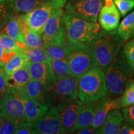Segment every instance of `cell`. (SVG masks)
I'll return each mask as SVG.
<instances>
[{"label": "cell", "mask_w": 134, "mask_h": 134, "mask_svg": "<svg viewBox=\"0 0 134 134\" xmlns=\"http://www.w3.org/2000/svg\"><path fill=\"white\" fill-rule=\"evenodd\" d=\"M124 41L115 31H100L88 43L98 66L105 68L120 52Z\"/></svg>", "instance_id": "cell-1"}, {"label": "cell", "mask_w": 134, "mask_h": 134, "mask_svg": "<svg viewBox=\"0 0 134 134\" xmlns=\"http://www.w3.org/2000/svg\"><path fill=\"white\" fill-rule=\"evenodd\" d=\"M108 92L114 95L122 94L131 80L133 71L127 62L123 52L103 68Z\"/></svg>", "instance_id": "cell-2"}, {"label": "cell", "mask_w": 134, "mask_h": 134, "mask_svg": "<svg viewBox=\"0 0 134 134\" xmlns=\"http://www.w3.org/2000/svg\"><path fill=\"white\" fill-rule=\"evenodd\" d=\"M64 20L67 37L70 43L88 44L100 32L97 22L85 19L65 10Z\"/></svg>", "instance_id": "cell-3"}, {"label": "cell", "mask_w": 134, "mask_h": 134, "mask_svg": "<svg viewBox=\"0 0 134 134\" xmlns=\"http://www.w3.org/2000/svg\"><path fill=\"white\" fill-rule=\"evenodd\" d=\"M108 93L103 68L96 67L78 78V98L81 102H92L105 98Z\"/></svg>", "instance_id": "cell-4"}, {"label": "cell", "mask_w": 134, "mask_h": 134, "mask_svg": "<svg viewBox=\"0 0 134 134\" xmlns=\"http://www.w3.org/2000/svg\"><path fill=\"white\" fill-rule=\"evenodd\" d=\"M68 0H48L26 14L18 15L21 27L39 34L48 19L58 9L63 8Z\"/></svg>", "instance_id": "cell-5"}, {"label": "cell", "mask_w": 134, "mask_h": 134, "mask_svg": "<svg viewBox=\"0 0 134 134\" xmlns=\"http://www.w3.org/2000/svg\"><path fill=\"white\" fill-rule=\"evenodd\" d=\"M66 60L71 75L77 78L98 66L88 44L70 43Z\"/></svg>", "instance_id": "cell-6"}, {"label": "cell", "mask_w": 134, "mask_h": 134, "mask_svg": "<svg viewBox=\"0 0 134 134\" xmlns=\"http://www.w3.org/2000/svg\"><path fill=\"white\" fill-rule=\"evenodd\" d=\"M63 8L53 14L44 24L39 35L45 48L49 46H68L70 44L67 37L64 20Z\"/></svg>", "instance_id": "cell-7"}, {"label": "cell", "mask_w": 134, "mask_h": 134, "mask_svg": "<svg viewBox=\"0 0 134 134\" xmlns=\"http://www.w3.org/2000/svg\"><path fill=\"white\" fill-rule=\"evenodd\" d=\"M50 105L75 99L78 96V78L69 76L56 80L48 86Z\"/></svg>", "instance_id": "cell-8"}, {"label": "cell", "mask_w": 134, "mask_h": 134, "mask_svg": "<svg viewBox=\"0 0 134 134\" xmlns=\"http://www.w3.org/2000/svg\"><path fill=\"white\" fill-rule=\"evenodd\" d=\"M104 2V0H68L65 10L85 19L97 22Z\"/></svg>", "instance_id": "cell-9"}, {"label": "cell", "mask_w": 134, "mask_h": 134, "mask_svg": "<svg viewBox=\"0 0 134 134\" xmlns=\"http://www.w3.org/2000/svg\"><path fill=\"white\" fill-rule=\"evenodd\" d=\"M82 102L79 99L67 100L56 105L65 133H73Z\"/></svg>", "instance_id": "cell-10"}, {"label": "cell", "mask_w": 134, "mask_h": 134, "mask_svg": "<svg viewBox=\"0 0 134 134\" xmlns=\"http://www.w3.org/2000/svg\"><path fill=\"white\" fill-rule=\"evenodd\" d=\"M0 115L18 124L26 122L24 104L18 94L9 90L7 96L0 104Z\"/></svg>", "instance_id": "cell-11"}, {"label": "cell", "mask_w": 134, "mask_h": 134, "mask_svg": "<svg viewBox=\"0 0 134 134\" xmlns=\"http://www.w3.org/2000/svg\"><path fill=\"white\" fill-rule=\"evenodd\" d=\"M36 133L63 134L65 133L60 122L57 108L50 105L44 115L33 126Z\"/></svg>", "instance_id": "cell-12"}, {"label": "cell", "mask_w": 134, "mask_h": 134, "mask_svg": "<svg viewBox=\"0 0 134 134\" xmlns=\"http://www.w3.org/2000/svg\"><path fill=\"white\" fill-rule=\"evenodd\" d=\"M120 19V13L113 0H104L98 17L100 27L105 31H115L118 27Z\"/></svg>", "instance_id": "cell-13"}, {"label": "cell", "mask_w": 134, "mask_h": 134, "mask_svg": "<svg viewBox=\"0 0 134 134\" xmlns=\"http://www.w3.org/2000/svg\"><path fill=\"white\" fill-rule=\"evenodd\" d=\"M18 94L24 104V116L26 123L33 127L44 115L49 106L32 99L24 94Z\"/></svg>", "instance_id": "cell-14"}, {"label": "cell", "mask_w": 134, "mask_h": 134, "mask_svg": "<svg viewBox=\"0 0 134 134\" xmlns=\"http://www.w3.org/2000/svg\"><path fill=\"white\" fill-rule=\"evenodd\" d=\"M22 94L42 104L50 106L48 86L41 81L30 80L23 89Z\"/></svg>", "instance_id": "cell-15"}, {"label": "cell", "mask_w": 134, "mask_h": 134, "mask_svg": "<svg viewBox=\"0 0 134 134\" xmlns=\"http://www.w3.org/2000/svg\"><path fill=\"white\" fill-rule=\"evenodd\" d=\"M103 98L92 102H82L77 117L75 131L91 126L94 116Z\"/></svg>", "instance_id": "cell-16"}, {"label": "cell", "mask_w": 134, "mask_h": 134, "mask_svg": "<svg viewBox=\"0 0 134 134\" xmlns=\"http://www.w3.org/2000/svg\"><path fill=\"white\" fill-rule=\"evenodd\" d=\"M27 69L31 80H38L46 85H50L55 81L48 60L45 62H30L27 65Z\"/></svg>", "instance_id": "cell-17"}, {"label": "cell", "mask_w": 134, "mask_h": 134, "mask_svg": "<svg viewBox=\"0 0 134 134\" xmlns=\"http://www.w3.org/2000/svg\"><path fill=\"white\" fill-rule=\"evenodd\" d=\"M120 98H109L105 97L99 105L94 116L91 126L98 129L103 125L110 112L114 109L121 108Z\"/></svg>", "instance_id": "cell-18"}, {"label": "cell", "mask_w": 134, "mask_h": 134, "mask_svg": "<svg viewBox=\"0 0 134 134\" xmlns=\"http://www.w3.org/2000/svg\"><path fill=\"white\" fill-rule=\"evenodd\" d=\"M31 80L27 66L15 70L6 75V83L9 90L18 94H22L23 89Z\"/></svg>", "instance_id": "cell-19"}, {"label": "cell", "mask_w": 134, "mask_h": 134, "mask_svg": "<svg viewBox=\"0 0 134 134\" xmlns=\"http://www.w3.org/2000/svg\"><path fill=\"white\" fill-rule=\"evenodd\" d=\"M124 122V117L119 109L109 113L105 121L97 129V134H118Z\"/></svg>", "instance_id": "cell-20"}, {"label": "cell", "mask_w": 134, "mask_h": 134, "mask_svg": "<svg viewBox=\"0 0 134 134\" xmlns=\"http://www.w3.org/2000/svg\"><path fill=\"white\" fill-rule=\"evenodd\" d=\"M0 33L7 35L15 41L24 43L23 31L18 16L14 13H9L6 17L0 29Z\"/></svg>", "instance_id": "cell-21"}, {"label": "cell", "mask_w": 134, "mask_h": 134, "mask_svg": "<svg viewBox=\"0 0 134 134\" xmlns=\"http://www.w3.org/2000/svg\"><path fill=\"white\" fill-rule=\"evenodd\" d=\"M10 13L21 15L29 13L48 0H4Z\"/></svg>", "instance_id": "cell-22"}, {"label": "cell", "mask_w": 134, "mask_h": 134, "mask_svg": "<svg viewBox=\"0 0 134 134\" xmlns=\"http://www.w3.org/2000/svg\"><path fill=\"white\" fill-rule=\"evenodd\" d=\"M117 32L124 41H127L134 37V11L127 15L119 24Z\"/></svg>", "instance_id": "cell-23"}, {"label": "cell", "mask_w": 134, "mask_h": 134, "mask_svg": "<svg viewBox=\"0 0 134 134\" xmlns=\"http://www.w3.org/2000/svg\"><path fill=\"white\" fill-rule=\"evenodd\" d=\"M48 62L55 80L72 76L66 60L50 58Z\"/></svg>", "instance_id": "cell-24"}, {"label": "cell", "mask_w": 134, "mask_h": 134, "mask_svg": "<svg viewBox=\"0 0 134 134\" xmlns=\"http://www.w3.org/2000/svg\"><path fill=\"white\" fill-rule=\"evenodd\" d=\"M29 61L26 57L21 52H17L7 63L1 67V69L6 75H8L20 68L27 66Z\"/></svg>", "instance_id": "cell-25"}, {"label": "cell", "mask_w": 134, "mask_h": 134, "mask_svg": "<svg viewBox=\"0 0 134 134\" xmlns=\"http://www.w3.org/2000/svg\"><path fill=\"white\" fill-rule=\"evenodd\" d=\"M20 52L23 53L30 62H45L50 58L44 48H31L25 46Z\"/></svg>", "instance_id": "cell-26"}, {"label": "cell", "mask_w": 134, "mask_h": 134, "mask_svg": "<svg viewBox=\"0 0 134 134\" xmlns=\"http://www.w3.org/2000/svg\"><path fill=\"white\" fill-rule=\"evenodd\" d=\"M24 43L27 47L31 48H43V43L41 36L34 32L29 31L21 27Z\"/></svg>", "instance_id": "cell-27"}, {"label": "cell", "mask_w": 134, "mask_h": 134, "mask_svg": "<svg viewBox=\"0 0 134 134\" xmlns=\"http://www.w3.org/2000/svg\"><path fill=\"white\" fill-rule=\"evenodd\" d=\"M70 44L65 46H49L46 47L44 48L50 58L66 60L68 55Z\"/></svg>", "instance_id": "cell-28"}, {"label": "cell", "mask_w": 134, "mask_h": 134, "mask_svg": "<svg viewBox=\"0 0 134 134\" xmlns=\"http://www.w3.org/2000/svg\"><path fill=\"white\" fill-rule=\"evenodd\" d=\"M0 44L3 49V52H20L21 51V48L19 46L18 41H15L9 36L2 33H0Z\"/></svg>", "instance_id": "cell-29"}, {"label": "cell", "mask_w": 134, "mask_h": 134, "mask_svg": "<svg viewBox=\"0 0 134 134\" xmlns=\"http://www.w3.org/2000/svg\"><path fill=\"white\" fill-rule=\"evenodd\" d=\"M122 108H127L134 104V82H130L120 98Z\"/></svg>", "instance_id": "cell-30"}, {"label": "cell", "mask_w": 134, "mask_h": 134, "mask_svg": "<svg viewBox=\"0 0 134 134\" xmlns=\"http://www.w3.org/2000/svg\"><path fill=\"white\" fill-rule=\"evenodd\" d=\"M18 123L0 115V134H15Z\"/></svg>", "instance_id": "cell-31"}, {"label": "cell", "mask_w": 134, "mask_h": 134, "mask_svg": "<svg viewBox=\"0 0 134 134\" xmlns=\"http://www.w3.org/2000/svg\"><path fill=\"white\" fill-rule=\"evenodd\" d=\"M120 16H125L134 8V0H113Z\"/></svg>", "instance_id": "cell-32"}, {"label": "cell", "mask_w": 134, "mask_h": 134, "mask_svg": "<svg viewBox=\"0 0 134 134\" xmlns=\"http://www.w3.org/2000/svg\"><path fill=\"white\" fill-rule=\"evenodd\" d=\"M123 53L130 68L134 71V38H132L124 45Z\"/></svg>", "instance_id": "cell-33"}, {"label": "cell", "mask_w": 134, "mask_h": 134, "mask_svg": "<svg viewBox=\"0 0 134 134\" xmlns=\"http://www.w3.org/2000/svg\"><path fill=\"white\" fill-rule=\"evenodd\" d=\"M120 111L125 123L134 125V104L127 108H123Z\"/></svg>", "instance_id": "cell-34"}, {"label": "cell", "mask_w": 134, "mask_h": 134, "mask_svg": "<svg viewBox=\"0 0 134 134\" xmlns=\"http://www.w3.org/2000/svg\"><path fill=\"white\" fill-rule=\"evenodd\" d=\"M6 74L0 68V104L7 96L9 93V89L6 83Z\"/></svg>", "instance_id": "cell-35"}, {"label": "cell", "mask_w": 134, "mask_h": 134, "mask_svg": "<svg viewBox=\"0 0 134 134\" xmlns=\"http://www.w3.org/2000/svg\"><path fill=\"white\" fill-rule=\"evenodd\" d=\"M36 133L34 129L32 126L26 122L18 124L15 134H34Z\"/></svg>", "instance_id": "cell-36"}, {"label": "cell", "mask_w": 134, "mask_h": 134, "mask_svg": "<svg viewBox=\"0 0 134 134\" xmlns=\"http://www.w3.org/2000/svg\"><path fill=\"white\" fill-rule=\"evenodd\" d=\"M9 13L4 0H0V29Z\"/></svg>", "instance_id": "cell-37"}, {"label": "cell", "mask_w": 134, "mask_h": 134, "mask_svg": "<svg viewBox=\"0 0 134 134\" xmlns=\"http://www.w3.org/2000/svg\"><path fill=\"white\" fill-rule=\"evenodd\" d=\"M119 133L120 134H134V125H130L128 124H122Z\"/></svg>", "instance_id": "cell-38"}, {"label": "cell", "mask_w": 134, "mask_h": 134, "mask_svg": "<svg viewBox=\"0 0 134 134\" xmlns=\"http://www.w3.org/2000/svg\"><path fill=\"white\" fill-rule=\"evenodd\" d=\"M97 129L92 126L86 127V128L82 129L76 130L74 132V133L77 134H94L97 133Z\"/></svg>", "instance_id": "cell-39"}, {"label": "cell", "mask_w": 134, "mask_h": 134, "mask_svg": "<svg viewBox=\"0 0 134 134\" xmlns=\"http://www.w3.org/2000/svg\"><path fill=\"white\" fill-rule=\"evenodd\" d=\"M3 53V49L1 47V44H0V68L2 66V64H1V57H2V55Z\"/></svg>", "instance_id": "cell-40"}]
</instances>
